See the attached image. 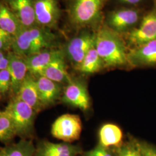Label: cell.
<instances>
[{
    "instance_id": "obj_1",
    "label": "cell",
    "mask_w": 156,
    "mask_h": 156,
    "mask_svg": "<svg viewBox=\"0 0 156 156\" xmlns=\"http://www.w3.org/2000/svg\"><path fill=\"white\" fill-rule=\"evenodd\" d=\"M95 48L104 67H122L129 64L125 43L118 33L109 27L101 28L96 33Z\"/></svg>"
},
{
    "instance_id": "obj_2",
    "label": "cell",
    "mask_w": 156,
    "mask_h": 156,
    "mask_svg": "<svg viewBox=\"0 0 156 156\" xmlns=\"http://www.w3.org/2000/svg\"><path fill=\"white\" fill-rule=\"evenodd\" d=\"M55 39L49 28L35 26L23 28L13 38L11 48L17 55L26 57L51 49Z\"/></svg>"
},
{
    "instance_id": "obj_3",
    "label": "cell",
    "mask_w": 156,
    "mask_h": 156,
    "mask_svg": "<svg viewBox=\"0 0 156 156\" xmlns=\"http://www.w3.org/2000/svg\"><path fill=\"white\" fill-rule=\"evenodd\" d=\"M106 0H69L68 14L75 27L94 26L100 22Z\"/></svg>"
},
{
    "instance_id": "obj_4",
    "label": "cell",
    "mask_w": 156,
    "mask_h": 156,
    "mask_svg": "<svg viewBox=\"0 0 156 156\" xmlns=\"http://www.w3.org/2000/svg\"><path fill=\"white\" fill-rule=\"evenodd\" d=\"M4 112L11 119L17 136L22 139H28L33 135L37 112L31 106L16 97H14Z\"/></svg>"
},
{
    "instance_id": "obj_5",
    "label": "cell",
    "mask_w": 156,
    "mask_h": 156,
    "mask_svg": "<svg viewBox=\"0 0 156 156\" xmlns=\"http://www.w3.org/2000/svg\"><path fill=\"white\" fill-rule=\"evenodd\" d=\"M82 131L80 117L67 113L58 117L51 125V134L56 139L71 143L79 139Z\"/></svg>"
},
{
    "instance_id": "obj_6",
    "label": "cell",
    "mask_w": 156,
    "mask_h": 156,
    "mask_svg": "<svg viewBox=\"0 0 156 156\" xmlns=\"http://www.w3.org/2000/svg\"><path fill=\"white\" fill-rule=\"evenodd\" d=\"M126 39L133 48L156 40V7L145 13L138 27L127 33Z\"/></svg>"
},
{
    "instance_id": "obj_7",
    "label": "cell",
    "mask_w": 156,
    "mask_h": 156,
    "mask_svg": "<svg viewBox=\"0 0 156 156\" xmlns=\"http://www.w3.org/2000/svg\"><path fill=\"white\" fill-rule=\"evenodd\" d=\"M95 35L96 33L85 31L73 38L68 43L66 53L76 68L80 64L90 50L94 47Z\"/></svg>"
},
{
    "instance_id": "obj_8",
    "label": "cell",
    "mask_w": 156,
    "mask_h": 156,
    "mask_svg": "<svg viewBox=\"0 0 156 156\" xmlns=\"http://www.w3.org/2000/svg\"><path fill=\"white\" fill-rule=\"evenodd\" d=\"M62 102L68 105L86 111L90 106L89 94L83 82L72 79L63 90Z\"/></svg>"
},
{
    "instance_id": "obj_9",
    "label": "cell",
    "mask_w": 156,
    "mask_h": 156,
    "mask_svg": "<svg viewBox=\"0 0 156 156\" xmlns=\"http://www.w3.org/2000/svg\"><path fill=\"white\" fill-rule=\"evenodd\" d=\"M34 10L37 25L47 28L56 27L61 14L58 0H35Z\"/></svg>"
},
{
    "instance_id": "obj_10",
    "label": "cell",
    "mask_w": 156,
    "mask_h": 156,
    "mask_svg": "<svg viewBox=\"0 0 156 156\" xmlns=\"http://www.w3.org/2000/svg\"><path fill=\"white\" fill-rule=\"evenodd\" d=\"M143 16L142 12L135 9H120L109 14L108 24L109 27L117 33L128 30L137 24Z\"/></svg>"
},
{
    "instance_id": "obj_11",
    "label": "cell",
    "mask_w": 156,
    "mask_h": 156,
    "mask_svg": "<svg viewBox=\"0 0 156 156\" xmlns=\"http://www.w3.org/2000/svg\"><path fill=\"white\" fill-rule=\"evenodd\" d=\"M128 60L134 67L156 66V40L133 48L128 51Z\"/></svg>"
},
{
    "instance_id": "obj_12",
    "label": "cell",
    "mask_w": 156,
    "mask_h": 156,
    "mask_svg": "<svg viewBox=\"0 0 156 156\" xmlns=\"http://www.w3.org/2000/svg\"><path fill=\"white\" fill-rule=\"evenodd\" d=\"M39 94V100L44 108L55 104L62 98L64 89L62 84L43 76L35 77Z\"/></svg>"
},
{
    "instance_id": "obj_13",
    "label": "cell",
    "mask_w": 156,
    "mask_h": 156,
    "mask_svg": "<svg viewBox=\"0 0 156 156\" xmlns=\"http://www.w3.org/2000/svg\"><path fill=\"white\" fill-rule=\"evenodd\" d=\"M7 56L9 61L8 70L11 80L10 91L14 97L16 96L21 84L28 74V68L24 57L13 51H9Z\"/></svg>"
},
{
    "instance_id": "obj_14",
    "label": "cell",
    "mask_w": 156,
    "mask_h": 156,
    "mask_svg": "<svg viewBox=\"0 0 156 156\" xmlns=\"http://www.w3.org/2000/svg\"><path fill=\"white\" fill-rule=\"evenodd\" d=\"M80 151L78 146L71 143H53L45 140L35 146L34 156H76Z\"/></svg>"
},
{
    "instance_id": "obj_15",
    "label": "cell",
    "mask_w": 156,
    "mask_h": 156,
    "mask_svg": "<svg viewBox=\"0 0 156 156\" xmlns=\"http://www.w3.org/2000/svg\"><path fill=\"white\" fill-rule=\"evenodd\" d=\"M35 0H8V6L24 28L37 25L34 10Z\"/></svg>"
},
{
    "instance_id": "obj_16",
    "label": "cell",
    "mask_w": 156,
    "mask_h": 156,
    "mask_svg": "<svg viewBox=\"0 0 156 156\" xmlns=\"http://www.w3.org/2000/svg\"><path fill=\"white\" fill-rule=\"evenodd\" d=\"M16 97L31 106L37 113L43 109L39 100L36 79L29 73L21 84Z\"/></svg>"
},
{
    "instance_id": "obj_17",
    "label": "cell",
    "mask_w": 156,
    "mask_h": 156,
    "mask_svg": "<svg viewBox=\"0 0 156 156\" xmlns=\"http://www.w3.org/2000/svg\"><path fill=\"white\" fill-rule=\"evenodd\" d=\"M62 52V50L50 49L24 57L28 73L34 77L40 76L46 67Z\"/></svg>"
},
{
    "instance_id": "obj_18",
    "label": "cell",
    "mask_w": 156,
    "mask_h": 156,
    "mask_svg": "<svg viewBox=\"0 0 156 156\" xmlns=\"http://www.w3.org/2000/svg\"><path fill=\"white\" fill-rule=\"evenodd\" d=\"M64 53H62L46 67L40 76H43L60 84H67L73 79L68 73L64 58Z\"/></svg>"
},
{
    "instance_id": "obj_19",
    "label": "cell",
    "mask_w": 156,
    "mask_h": 156,
    "mask_svg": "<svg viewBox=\"0 0 156 156\" xmlns=\"http://www.w3.org/2000/svg\"><path fill=\"white\" fill-rule=\"evenodd\" d=\"M123 132L120 128L112 123L104 124L99 131L100 145L105 148L119 147L122 144Z\"/></svg>"
},
{
    "instance_id": "obj_20",
    "label": "cell",
    "mask_w": 156,
    "mask_h": 156,
    "mask_svg": "<svg viewBox=\"0 0 156 156\" xmlns=\"http://www.w3.org/2000/svg\"><path fill=\"white\" fill-rule=\"evenodd\" d=\"M35 146L31 140L22 139L0 147V156H34Z\"/></svg>"
},
{
    "instance_id": "obj_21",
    "label": "cell",
    "mask_w": 156,
    "mask_h": 156,
    "mask_svg": "<svg viewBox=\"0 0 156 156\" xmlns=\"http://www.w3.org/2000/svg\"><path fill=\"white\" fill-rule=\"evenodd\" d=\"M0 28L13 38L24 28L8 6L2 4H0Z\"/></svg>"
},
{
    "instance_id": "obj_22",
    "label": "cell",
    "mask_w": 156,
    "mask_h": 156,
    "mask_svg": "<svg viewBox=\"0 0 156 156\" xmlns=\"http://www.w3.org/2000/svg\"><path fill=\"white\" fill-rule=\"evenodd\" d=\"M104 67V63L94 46L90 50L76 69L82 73L90 75L99 72Z\"/></svg>"
},
{
    "instance_id": "obj_23",
    "label": "cell",
    "mask_w": 156,
    "mask_h": 156,
    "mask_svg": "<svg viewBox=\"0 0 156 156\" xmlns=\"http://www.w3.org/2000/svg\"><path fill=\"white\" fill-rule=\"evenodd\" d=\"M17 136L16 129L11 119L4 111L0 115V141L6 145L11 144Z\"/></svg>"
},
{
    "instance_id": "obj_24",
    "label": "cell",
    "mask_w": 156,
    "mask_h": 156,
    "mask_svg": "<svg viewBox=\"0 0 156 156\" xmlns=\"http://www.w3.org/2000/svg\"><path fill=\"white\" fill-rule=\"evenodd\" d=\"M117 156H143L136 141L122 144L117 147Z\"/></svg>"
},
{
    "instance_id": "obj_25",
    "label": "cell",
    "mask_w": 156,
    "mask_h": 156,
    "mask_svg": "<svg viewBox=\"0 0 156 156\" xmlns=\"http://www.w3.org/2000/svg\"><path fill=\"white\" fill-rule=\"evenodd\" d=\"M11 84V76L8 69L0 71V94H5L10 90Z\"/></svg>"
},
{
    "instance_id": "obj_26",
    "label": "cell",
    "mask_w": 156,
    "mask_h": 156,
    "mask_svg": "<svg viewBox=\"0 0 156 156\" xmlns=\"http://www.w3.org/2000/svg\"><path fill=\"white\" fill-rule=\"evenodd\" d=\"M13 41V36L0 28V51L11 49Z\"/></svg>"
},
{
    "instance_id": "obj_27",
    "label": "cell",
    "mask_w": 156,
    "mask_h": 156,
    "mask_svg": "<svg viewBox=\"0 0 156 156\" xmlns=\"http://www.w3.org/2000/svg\"><path fill=\"white\" fill-rule=\"evenodd\" d=\"M83 156H113L111 153L100 145L83 154Z\"/></svg>"
},
{
    "instance_id": "obj_28",
    "label": "cell",
    "mask_w": 156,
    "mask_h": 156,
    "mask_svg": "<svg viewBox=\"0 0 156 156\" xmlns=\"http://www.w3.org/2000/svg\"><path fill=\"white\" fill-rule=\"evenodd\" d=\"M136 142L143 156H156V147L144 142Z\"/></svg>"
},
{
    "instance_id": "obj_29",
    "label": "cell",
    "mask_w": 156,
    "mask_h": 156,
    "mask_svg": "<svg viewBox=\"0 0 156 156\" xmlns=\"http://www.w3.org/2000/svg\"><path fill=\"white\" fill-rule=\"evenodd\" d=\"M120 2L132 5H139L140 3H142L144 0H117Z\"/></svg>"
},
{
    "instance_id": "obj_30",
    "label": "cell",
    "mask_w": 156,
    "mask_h": 156,
    "mask_svg": "<svg viewBox=\"0 0 156 156\" xmlns=\"http://www.w3.org/2000/svg\"><path fill=\"white\" fill-rule=\"evenodd\" d=\"M8 63H9V61H8L7 56H6L5 57H4L3 59H2L1 60H0V71L8 69Z\"/></svg>"
},
{
    "instance_id": "obj_31",
    "label": "cell",
    "mask_w": 156,
    "mask_h": 156,
    "mask_svg": "<svg viewBox=\"0 0 156 156\" xmlns=\"http://www.w3.org/2000/svg\"><path fill=\"white\" fill-rule=\"evenodd\" d=\"M6 56L5 54L4 53L3 51H0V60H1L2 59H3L4 57H5Z\"/></svg>"
},
{
    "instance_id": "obj_32",
    "label": "cell",
    "mask_w": 156,
    "mask_h": 156,
    "mask_svg": "<svg viewBox=\"0 0 156 156\" xmlns=\"http://www.w3.org/2000/svg\"><path fill=\"white\" fill-rule=\"evenodd\" d=\"M153 1L154 2V4H155V7H156V0H153Z\"/></svg>"
},
{
    "instance_id": "obj_33",
    "label": "cell",
    "mask_w": 156,
    "mask_h": 156,
    "mask_svg": "<svg viewBox=\"0 0 156 156\" xmlns=\"http://www.w3.org/2000/svg\"><path fill=\"white\" fill-rule=\"evenodd\" d=\"M1 113H2V111H0V115H1Z\"/></svg>"
}]
</instances>
